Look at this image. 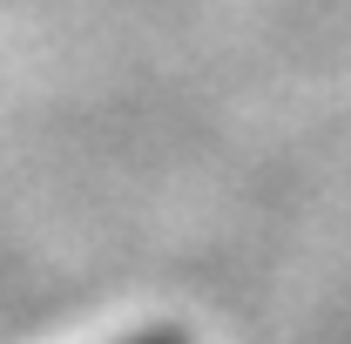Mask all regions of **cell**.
I'll return each mask as SVG.
<instances>
[{
	"mask_svg": "<svg viewBox=\"0 0 351 344\" xmlns=\"http://www.w3.org/2000/svg\"><path fill=\"white\" fill-rule=\"evenodd\" d=\"M122 344H189L182 331H142V338H122Z\"/></svg>",
	"mask_w": 351,
	"mask_h": 344,
	"instance_id": "obj_1",
	"label": "cell"
}]
</instances>
